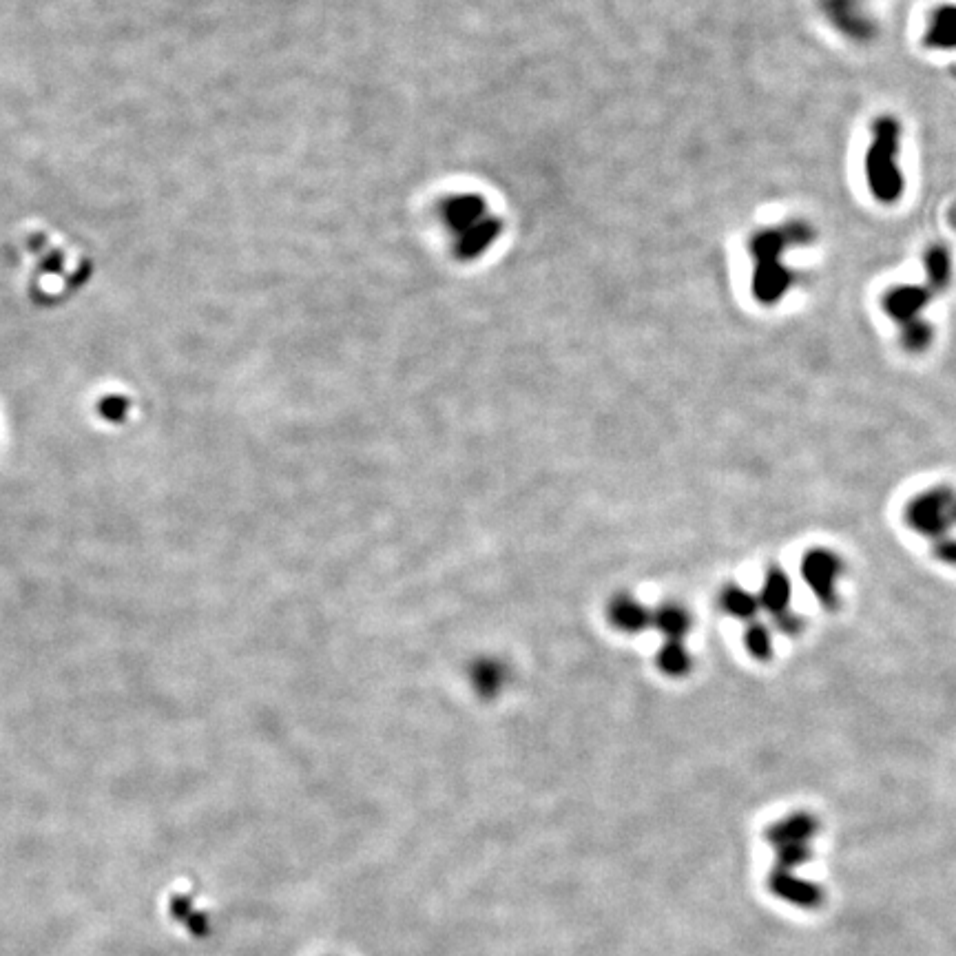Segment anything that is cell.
Returning <instances> with one entry per match:
<instances>
[{"label":"cell","instance_id":"1","mask_svg":"<svg viewBox=\"0 0 956 956\" xmlns=\"http://www.w3.org/2000/svg\"><path fill=\"white\" fill-rule=\"evenodd\" d=\"M810 239H813V231L804 224L771 228V231H764L755 237L753 290L762 304H777L786 295V290L793 284V273L784 266L782 255L788 246L808 244Z\"/></svg>","mask_w":956,"mask_h":956},{"label":"cell","instance_id":"2","mask_svg":"<svg viewBox=\"0 0 956 956\" xmlns=\"http://www.w3.org/2000/svg\"><path fill=\"white\" fill-rule=\"evenodd\" d=\"M899 149V120L881 116L872 122V142L866 151V182L872 197L881 204H897L906 191V178H903L897 162Z\"/></svg>","mask_w":956,"mask_h":956},{"label":"cell","instance_id":"3","mask_svg":"<svg viewBox=\"0 0 956 956\" xmlns=\"http://www.w3.org/2000/svg\"><path fill=\"white\" fill-rule=\"evenodd\" d=\"M903 521L914 534L932 543L956 529V490L950 485H932L914 494L903 507Z\"/></svg>","mask_w":956,"mask_h":956},{"label":"cell","instance_id":"4","mask_svg":"<svg viewBox=\"0 0 956 956\" xmlns=\"http://www.w3.org/2000/svg\"><path fill=\"white\" fill-rule=\"evenodd\" d=\"M445 217H448L454 233L459 235L456 248H459L461 257L481 255L494 242L498 228H501L498 222L485 217V206L481 197L476 195L454 197L445 204Z\"/></svg>","mask_w":956,"mask_h":956},{"label":"cell","instance_id":"5","mask_svg":"<svg viewBox=\"0 0 956 956\" xmlns=\"http://www.w3.org/2000/svg\"><path fill=\"white\" fill-rule=\"evenodd\" d=\"M802 578L806 587L813 591L824 609L839 607V580L844 576L846 563L835 549L813 547L802 558Z\"/></svg>","mask_w":956,"mask_h":956},{"label":"cell","instance_id":"6","mask_svg":"<svg viewBox=\"0 0 956 956\" xmlns=\"http://www.w3.org/2000/svg\"><path fill=\"white\" fill-rule=\"evenodd\" d=\"M826 18L837 31L855 43H870L877 38V23L859 0H822Z\"/></svg>","mask_w":956,"mask_h":956},{"label":"cell","instance_id":"7","mask_svg":"<svg viewBox=\"0 0 956 956\" xmlns=\"http://www.w3.org/2000/svg\"><path fill=\"white\" fill-rule=\"evenodd\" d=\"M932 299V290L926 286H897L883 295V310L899 326L908 321L919 319L923 310L928 308Z\"/></svg>","mask_w":956,"mask_h":956},{"label":"cell","instance_id":"8","mask_svg":"<svg viewBox=\"0 0 956 956\" xmlns=\"http://www.w3.org/2000/svg\"><path fill=\"white\" fill-rule=\"evenodd\" d=\"M757 600H760V609L766 611L771 618L791 611L793 583L782 567H771L766 571Z\"/></svg>","mask_w":956,"mask_h":956},{"label":"cell","instance_id":"9","mask_svg":"<svg viewBox=\"0 0 956 956\" xmlns=\"http://www.w3.org/2000/svg\"><path fill=\"white\" fill-rule=\"evenodd\" d=\"M611 625L622 633H640L651 625V609L642 605L633 596H616L609 605Z\"/></svg>","mask_w":956,"mask_h":956},{"label":"cell","instance_id":"10","mask_svg":"<svg viewBox=\"0 0 956 956\" xmlns=\"http://www.w3.org/2000/svg\"><path fill=\"white\" fill-rule=\"evenodd\" d=\"M923 45L939 51L956 49V5L934 9L926 34H923Z\"/></svg>","mask_w":956,"mask_h":956},{"label":"cell","instance_id":"11","mask_svg":"<svg viewBox=\"0 0 956 956\" xmlns=\"http://www.w3.org/2000/svg\"><path fill=\"white\" fill-rule=\"evenodd\" d=\"M651 625L662 633L664 640L684 642L693 622L689 611L678 605V602H664V605L651 611Z\"/></svg>","mask_w":956,"mask_h":956},{"label":"cell","instance_id":"12","mask_svg":"<svg viewBox=\"0 0 956 956\" xmlns=\"http://www.w3.org/2000/svg\"><path fill=\"white\" fill-rule=\"evenodd\" d=\"M470 680L474 684V691L483 698H494V695L503 689L507 680V671L498 660L483 658L476 660L470 671Z\"/></svg>","mask_w":956,"mask_h":956},{"label":"cell","instance_id":"13","mask_svg":"<svg viewBox=\"0 0 956 956\" xmlns=\"http://www.w3.org/2000/svg\"><path fill=\"white\" fill-rule=\"evenodd\" d=\"M720 607L737 620L753 622L757 620V611H760V600H757V596L751 594V591H746L742 587L726 585L720 594Z\"/></svg>","mask_w":956,"mask_h":956},{"label":"cell","instance_id":"14","mask_svg":"<svg viewBox=\"0 0 956 956\" xmlns=\"http://www.w3.org/2000/svg\"><path fill=\"white\" fill-rule=\"evenodd\" d=\"M656 664L664 675H669V678H684V675L689 673L693 662L687 647H684V642L664 640L662 649L658 651Z\"/></svg>","mask_w":956,"mask_h":956},{"label":"cell","instance_id":"15","mask_svg":"<svg viewBox=\"0 0 956 956\" xmlns=\"http://www.w3.org/2000/svg\"><path fill=\"white\" fill-rule=\"evenodd\" d=\"M923 262H926V275H928L930 288L932 290L948 288L950 277H952V257L948 248H945L943 244L930 246L926 257H923Z\"/></svg>","mask_w":956,"mask_h":956},{"label":"cell","instance_id":"16","mask_svg":"<svg viewBox=\"0 0 956 956\" xmlns=\"http://www.w3.org/2000/svg\"><path fill=\"white\" fill-rule=\"evenodd\" d=\"M932 339H934V330L923 317L908 321V324L901 326L899 341H901L903 350L912 352V355L926 352L932 346Z\"/></svg>","mask_w":956,"mask_h":956},{"label":"cell","instance_id":"17","mask_svg":"<svg viewBox=\"0 0 956 956\" xmlns=\"http://www.w3.org/2000/svg\"><path fill=\"white\" fill-rule=\"evenodd\" d=\"M744 644L748 653L755 660H771L773 658V638H771V629H768L766 622L762 620H753L748 622V627L744 631Z\"/></svg>","mask_w":956,"mask_h":956},{"label":"cell","instance_id":"18","mask_svg":"<svg viewBox=\"0 0 956 956\" xmlns=\"http://www.w3.org/2000/svg\"><path fill=\"white\" fill-rule=\"evenodd\" d=\"M173 914H175V917H178V921L189 923L191 930H193L195 934H202V932H204V917H202V914L193 912L191 903L186 901V899H175V901H173Z\"/></svg>","mask_w":956,"mask_h":956},{"label":"cell","instance_id":"19","mask_svg":"<svg viewBox=\"0 0 956 956\" xmlns=\"http://www.w3.org/2000/svg\"><path fill=\"white\" fill-rule=\"evenodd\" d=\"M932 556L937 558L939 563L956 569V536L950 534V536H945V538L934 540Z\"/></svg>","mask_w":956,"mask_h":956},{"label":"cell","instance_id":"20","mask_svg":"<svg viewBox=\"0 0 956 956\" xmlns=\"http://www.w3.org/2000/svg\"><path fill=\"white\" fill-rule=\"evenodd\" d=\"M773 620H775V627H777L779 631H782L784 636H791V638L799 636V633L804 631V625H806L804 618L799 616V613L793 611V609L782 613V616H777V618H773Z\"/></svg>","mask_w":956,"mask_h":956}]
</instances>
